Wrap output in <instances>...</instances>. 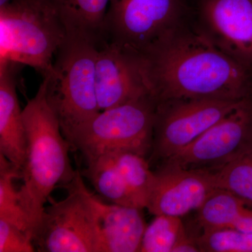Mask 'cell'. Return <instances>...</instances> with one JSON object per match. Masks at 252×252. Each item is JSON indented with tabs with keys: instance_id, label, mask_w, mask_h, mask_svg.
Listing matches in <instances>:
<instances>
[{
	"instance_id": "cell-11",
	"label": "cell",
	"mask_w": 252,
	"mask_h": 252,
	"mask_svg": "<svg viewBox=\"0 0 252 252\" xmlns=\"http://www.w3.org/2000/svg\"><path fill=\"white\" fill-rule=\"evenodd\" d=\"M200 31L225 54L252 65V0H202Z\"/></svg>"
},
{
	"instance_id": "cell-8",
	"label": "cell",
	"mask_w": 252,
	"mask_h": 252,
	"mask_svg": "<svg viewBox=\"0 0 252 252\" xmlns=\"http://www.w3.org/2000/svg\"><path fill=\"white\" fill-rule=\"evenodd\" d=\"M246 99H181L158 103L152 158L173 157Z\"/></svg>"
},
{
	"instance_id": "cell-10",
	"label": "cell",
	"mask_w": 252,
	"mask_h": 252,
	"mask_svg": "<svg viewBox=\"0 0 252 252\" xmlns=\"http://www.w3.org/2000/svg\"><path fill=\"white\" fill-rule=\"evenodd\" d=\"M94 79L99 112L152 96L142 55L111 41L99 44Z\"/></svg>"
},
{
	"instance_id": "cell-16",
	"label": "cell",
	"mask_w": 252,
	"mask_h": 252,
	"mask_svg": "<svg viewBox=\"0 0 252 252\" xmlns=\"http://www.w3.org/2000/svg\"><path fill=\"white\" fill-rule=\"evenodd\" d=\"M86 162L84 175L102 197L117 205L139 208L110 154H102Z\"/></svg>"
},
{
	"instance_id": "cell-26",
	"label": "cell",
	"mask_w": 252,
	"mask_h": 252,
	"mask_svg": "<svg viewBox=\"0 0 252 252\" xmlns=\"http://www.w3.org/2000/svg\"><path fill=\"white\" fill-rule=\"evenodd\" d=\"M11 0H0V6H3V5L7 4L9 1H11Z\"/></svg>"
},
{
	"instance_id": "cell-25",
	"label": "cell",
	"mask_w": 252,
	"mask_h": 252,
	"mask_svg": "<svg viewBox=\"0 0 252 252\" xmlns=\"http://www.w3.org/2000/svg\"><path fill=\"white\" fill-rule=\"evenodd\" d=\"M200 248L197 239L190 238L188 235L176 245L172 252H198Z\"/></svg>"
},
{
	"instance_id": "cell-7",
	"label": "cell",
	"mask_w": 252,
	"mask_h": 252,
	"mask_svg": "<svg viewBox=\"0 0 252 252\" xmlns=\"http://www.w3.org/2000/svg\"><path fill=\"white\" fill-rule=\"evenodd\" d=\"M182 0H109L103 40L139 54L182 26Z\"/></svg>"
},
{
	"instance_id": "cell-9",
	"label": "cell",
	"mask_w": 252,
	"mask_h": 252,
	"mask_svg": "<svg viewBox=\"0 0 252 252\" xmlns=\"http://www.w3.org/2000/svg\"><path fill=\"white\" fill-rule=\"evenodd\" d=\"M251 149L252 103L247 99L165 165L214 171Z\"/></svg>"
},
{
	"instance_id": "cell-22",
	"label": "cell",
	"mask_w": 252,
	"mask_h": 252,
	"mask_svg": "<svg viewBox=\"0 0 252 252\" xmlns=\"http://www.w3.org/2000/svg\"><path fill=\"white\" fill-rule=\"evenodd\" d=\"M200 252H252V234L233 228L204 230L197 238Z\"/></svg>"
},
{
	"instance_id": "cell-3",
	"label": "cell",
	"mask_w": 252,
	"mask_h": 252,
	"mask_svg": "<svg viewBox=\"0 0 252 252\" xmlns=\"http://www.w3.org/2000/svg\"><path fill=\"white\" fill-rule=\"evenodd\" d=\"M98 46L90 36L67 32L43 77L46 99L68 142L99 112L94 79Z\"/></svg>"
},
{
	"instance_id": "cell-18",
	"label": "cell",
	"mask_w": 252,
	"mask_h": 252,
	"mask_svg": "<svg viewBox=\"0 0 252 252\" xmlns=\"http://www.w3.org/2000/svg\"><path fill=\"white\" fill-rule=\"evenodd\" d=\"M17 178H22V172L0 154V220L18 227L32 239L31 222L14 188L13 182Z\"/></svg>"
},
{
	"instance_id": "cell-5",
	"label": "cell",
	"mask_w": 252,
	"mask_h": 252,
	"mask_svg": "<svg viewBox=\"0 0 252 252\" xmlns=\"http://www.w3.org/2000/svg\"><path fill=\"white\" fill-rule=\"evenodd\" d=\"M157 104L147 96L99 112L76 131L69 144L86 161L116 151L145 157L152 149Z\"/></svg>"
},
{
	"instance_id": "cell-21",
	"label": "cell",
	"mask_w": 252,
	"mask_h": 252,
	"mask_svg": "<svg viewBox=\"0 0 252 252\" xmlns=\"http://www.w3.org/2000/svg\"><path fill=\"white\" fill-rule=\"evenodd\" d=\"M187 235L181 217L157 215L146 227L139 252H172Z\"/></svg>"
},
{
	"instance_id": "cell-1",
	"label": "cell",
	"mask_w": 252,
	"mask_h": 252,
	"mask_svg": "<svg viewBox=\"0 0 252 252\" xmlns=\"http://www.w3.org/2000/svg\"><path fill=\"white\" fill-rule=\"evenodd\" d=\"M142 56L157 103L248 99V67L223 52L199 30L181 26Z\"/></svg>"
},
{
	"instance_id": "cell-15",
	"label": "cell",
	"mask_w": 252,
	"mask_h": 252,
	"mask_svg": "<svg viewBox=\"0 0 252 252\" xmlns=\"http://www.w3.org/2000/svg\"><path fill=\"white\" fill-rule=\"evenodd\" d=\"M67 32L85 34L99 43L103 40L104 21L109 0H50Z\"/></svg>"
},
{
	"instance_id": "cell-6",
	"label": "cell",
	"mask_w": 252,
	"mask_h": 252,
	"mask_svg": "<svg viewBox=\"0 0 252 252\" xmlns=\"http://www.w3.org/2000/svg\"><path fill=\"white\" fill-rule=\"evenodd\" d=\"M64 200L44 209L32 235L36 251L100 252L95 209L92 193L77 170L74 180L64 187Z\"/></svg>"
},
{
	"instance_id": "cell-2",
	"label": "cell",
	"mask_w": 252,
	"mask_h": 252,
	"mask_svg": "<svg viewBox=\"0 0 252 252\" xmlns=\"http://www.w3.org/2000/svg\"><path fill=\"white\" fill-rule=\"evenodd\" d=\"M28 140L27 158L22 170L20 201L31 222L32 233L39 225L44 205L56 187L70 183L77 171L69 158L71 144L63 135L59 119L46 97L41 83L23 109Z\"/></svg>"
},
{
	"instance_id": "cell-23",
	"label": "cell",
	"mask_w": 252,
	"mask_h": 252,
	"mask_svg": "<svg viewBox=\"0 0 252 252\" xmlns=\"http://www.w3.org/2000/svg\"><path fill=\"white\" fill-rule=\"evenodd\" d=\"M35 248L31 235L0 220V252H33Z\"/></svg>"
},
{
	"instance_id": "cell-13",
	"label": "cell",
	"mask_w": 252,
	"mask_h": 252,
	"mask_svg": "<svg viewBox=\"0 0 252 252\" xmlns=\"http://www.w3.org/2000/svg\"><path fill=\"white\" fill-rule=\"evenodd\" d=\"M100 252H139L146 225L137 207L108 205L92 194Z\"/></svg>"
},
{
	"instance_id": "cell-20",
	"label": "cell",
	"mask_w": 252,
	"mask_h": 252,
	"mask_svg": "<svg viewBox=\"0 0 252 252\" xmlns=\"http://www.w3.org/2000/svg\"><path fill=\"white\" fill-rule=\"evenodd\" d=\"M213 172L218 189L233 194L252 209V149Z\"/></svg>"
},
{
	"instance_id": "cell-12",
	"label": "cell",
	"mask_w": 252,
	"mask_h": 252,
	"mask_svg": "<svg viewBox=\"0 0 252 252\" xmlns=\"http://www.w3.org/2000/svg\"><path fill=\"white\" fill-rule=\"evenodd\" d=\"M155 173L146 208L151 214L182 217L197 210L217 187L215 173L164 165Z\"/></svg>"
},
{
	"instance_id": "cell-4",
	"label": "cell",
	"mask_w": 252,
	"mask_h": 252,
	"mask_svg": "<svg viewBox=\"0 0 252 252\" xmlns=\"http://www.w3.org/2000/svg\"><path fill=\"white\" fill-rule=\"evenodd\" d=\"M67 31L50 0H11L0 6V65L49 72Z\"/></svg>"
},
{
	"instance_id": "cell-17",
	"label": "cell",
	"mask_w": 252,
	"mask_h": 252,
	"mask_svg": "<svg viewBox=\"0 0 252 252\" xmlns=\"http://www.w3.org/2000/svg\"><path fill=\"white\" fill-rule=\"evenodd\" d=\"M139 208H146L155 173L144 156L128 151L109 152Z\"/></svg>"
},
{
	"instance_id": "cell-19",
	"label": "cell",
	"mask_w": 252,
	"mask_h": 252,
	"mask_svg": "<svg viewBox=\"0 0 252 252\" xmlns=\"http://www.w3.org/2000/svg\"><path fill=\"white\" fill-rule=\"evenodd\" d=\"M248 207L233 194L217 189L197 210L198 222L203 230L230 228Z\"/></svg>"
},
{
	"instance_id": "cell-14",
	"label": "cell",
	"mask_w": 252,
	"mask_h": 252,
	"mask_svg": "<svg viewBox=\"0 0 252 252\" xmlns=\"http://www.w3.org/2000/svg\"><path fill=\"white\" fill-rule=\"evenodd\" d=\"M13 63L0 65V154L22 172L28 140L16 94Z\"/></svg>"
},
{
	"instance_id": "cell-24",
	"label": "cell",
	"mask_w": 252,
	"mask_h": 252,
	"mask_svg": "<svg viewBox=\"0 0 252 252\" xmlns=\"http://www.w3.org/2000/svg\"><path fill=\"white\" fill-rule=\"evenodd\" d=\"M230 228L252 234V209L248 207Z\"/></svg>"
}]
</instances>
